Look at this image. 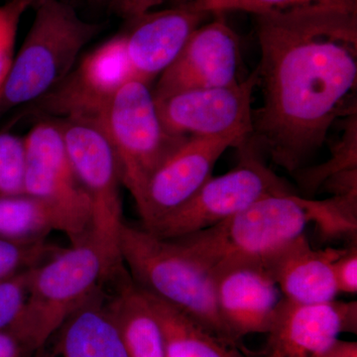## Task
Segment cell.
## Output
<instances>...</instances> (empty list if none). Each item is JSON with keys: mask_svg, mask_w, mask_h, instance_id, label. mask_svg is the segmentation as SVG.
<instances>
[{"mask_svg": "<svg viewBox=\"0 0 357 357\" xmlns=\"http://www.w3.org/2000/svg\"><path fill=\"white\" fill-rule=\"evenodd\" d=\"M34 20L0 89V114L35 102L63 81L102 30L62 0H40Z\"/></svg>", "mask_w": 357, "mask_h": 357, "instance_id": "4", "label": "cell"}, {"mask_svg": "<svg viewBox=\"0 0 357 357\" xmlns=\"http://www.w3.org/2000/svg\"><path fill=\"white\" fill-rule=\"evenodd\" d=\"M239 148L229 138L191 136L159 166L145 188L137 206L146 229L182 206L211 177L225 150Z\"/></svg>", "mask_w": 357, "mask_h": 357, "instance_id": "12", "label": "cell"}, {"mask_svg": "<svg viewBox=\"0 0 357 357\" xmlns=\"http://www.w3.org/2000/svg\"><path fill=\"white\" fill-rule=\"evenodd\" d=\"M196 1L198 0H112L109 8L121 17L131 21L155 10L166 2H170L172 6H177Z\"/></svg>", "mask_w": 357, "mask_h": 357, "instance_id": "29", "label": "cell"}, {"mask_svg": "<svg viewBox=\"0 0 357 357\" xmlns=\"http://www.w3.org/2000/svg\"><path fill=\"white\" fill-rule=\"evenodd\" d=\"M59 121L70 163L91 203L89 238L102 256L107 280L124 268L119 253V236L124 222L116 158L98 122Z\"/></svg>", "mask_w": 357, "mask_h": 357, "instance_id": "7", "label": "cell"}, {"mask_svg": "<svg viewBox=\"0 0 357 357\" xmlns=\"http://www.w3.org/2000/svg\"><path fill=\"white\" fill-rule=\"evenodd\" d=\"M238 37L223 18L218 17L195 30L180 55L159 77L154 98L238 83Z\"/></svg>", "mask_w": 357, "mask_h": 357, "instance_id": "13", "label": "cell"}, {"mask_svg": "<svg viewBox=\"0 0 357 357\" xmlns=\"http://www.w3.org/2000/svg\"><path fill=\"white\" fill-rule=\"evenodd\" d=\"M33 357H129L98 288Z\"/></svg>", "mask_w": 357, "mask_h": 357, "instance_id": "18", "label": "cell"}, {"mask_svg": "<svg viewBox=\"0 0 357 357\" xmlns=\"http://www.w3.org/2000/svg\"><path fill=\"white\" fill-rule=\"evenodd\" d=\"M62 249L46 239L23 243L0 237V281L40 266Z\"/></svg>", "mask_w": 357, "mask_h": 357, "instance_id": "24", "label": "cell"}, {"mask_svg": "<svg viewBox=\"0 0 357 357\" xmlns=\"http://www.w3.org/2000/svg\"><path fill=\"white\" fill-rule=\"evenodd\" d=\"M122 263L136 285L230 344L217 304L215 274L173 239L124 222L119 236Z\"/></svg>", "mask_w": 357, "mask_h": 357, "instance_id": "2", "label": "cell"}, {"mask_svg": "<svg viewBox=\"0 0 357 357\" xmlns=\"http://www.w3.org/2000/svg\"><path fill=\"white\" fill-rule=\"evenodd\" d=\"M91 1L98 2V3L105 4L107 7H109L110 3H112V0H91Z\"/></svg>", "mask_w": 357, "mask_h": 357, "instance_id": "31", "label": "cell"}, {"mask_svg": "<svg viewBox=\"0 0 357 357\" xmlns=\"http://www.w3.org/2000/svg\"><path fill=\"white\" fill-rule=\"evenodd\" d=\"M107 278L98 249L86 239L30 272L24 310L10 333L31 356Z\"/></svg>", "mask_w": 357, "mask_h": 357, "instance_id": "5", "label": "cell"}, {"mask_svg": "<svg viewBox=\"0 0 357 357\" xmlns=\"http://www.w3.org/2000/svg\"><path fill=\"white\" fill-rule=\"evenodd\" d=\"M357 303L301 305L284 299L268 335L264 357H321L340 333L356 330Z\"/></svg>", "mask_w": 357, "mask_h": 357, "instance_id": "14", "label": "cell"}, {"mask_svg": "<svg viewBox=\"0 0 357 357\" xmlns=\"http://www.w3.org/2000/svg\"><path fill=\"white\" fill-rule=\"evenodd\" d=\"M357 119L356 110L351 112L345 124L344 135L330 162L323 167L301 174V182L310 191H317L321 185L335 187L345 181L357 178Z\"/></svg>", "mask_w": 357, "mask_h": 357, "instance_id": "22", "label": "cell"}, {"mask_svg": "<svg viewBox=\"0 0 357 357\" xmlns=\"http://www.w3.org/2000/svg\"><path fill=\"white\" fill-rule=\"evenodd\" d=\"M333 272L338 293H357V248L356 245L344 249L333 263Z\"/></svg>", "mask_w": 357, "mask_h": 357, "instance_id": "28", "label": "cell"}, {"mask_svg": "<svg viewBox=\"0 0 357 357\" xmlns=\"http://www.w3.org/2000/svg\"><path fill=\"white\" fill-rule=\"evenodd\" d=\"M257 73L220 88L192 89L155 98L169 133L180 137L229 138L243 147L253 134L252 96Z\"/></svg>", "mask_w": 357, "mask_h": 357, "instance_id": "10", "label": "cell"}, {"mask_svg": "<svg viewBox=\"0 0 357 357\" xmlns=\"http://www.w3.org/2000/svg\"><path fill=\"white\" fill-rule=\"evenodd\" d=\"M1 1H2V2H6V1H7V0H1ZM38 1H40V0H36V3H37V2H38ZM36 3H35V4H36Z\"/></svg>", "mask_w": 357, "mask_h": 357, "instance_id": "32", "label": "cell"}, {"mask_svg": "<svg viewBox=\"0 0 357 357\" xmlns=\"http://www.w3.org/2000/svg\"><path fill=\"white\" fill-rule=\"evenodd\" d=\"M357 0H198L199 9L210 13L245 11L258 14L289 10L302 7L323 6L357 13Z\"/></svg>", "mask_w": 357, "mask_h": 357, "instance_id": "23", "label": "cell"}, {"mask_svg": "<svg viewBox=\"0 0 357 357\" xmlns=\"http://www.w3.org/2000/svg\"><path fill=\"white\" fill-rule=\"evenodd\" d=\"M96 122L112 148L121 184L137 206L155 171L188 137L167 131L153 91L136 79L117 91Z\"/></svg>", "mask_w": 357, "mask_h": 357, "instance_id": "6", "label": "cell"}, {"mask_svg": "<svg viewBox=\"0 0 357 357\" xmlns=\"http://www.w3.org/2000/svg\"><path fill=\"white\" fill-rule=\"evenodd\" d=\"M232 170L206 181L194 195L147 229L165 239L189 236L223 222L274 195L293 194L287 183L265 165L250 141Z\"/></svg>", "mask_w": 357, "mask_h": 357, "instance_id": "8", "label": "cell"}, {"mask_svg": "<svg viewBox=\"0 0 357 357\" xmlns=\"http://www.w3.org/2000/svg\"><path fill=\"white\" fill-rule=\"evenodd\" d=\"M24 137L0 132V196L24 194Z\"/></svg>", "mask_w": 357, "mask_h": 357, "instance_id": "25", "label": "cell"}, {"mask_svg": "<svg viewBox=\"0 0 357 357\" xmlns=\"http://www.w3.org/2000/svg\"><path fill=\"white\" fill-rule=\"evenodd\" d=\"M29 271L0 281V332L10 333L24 310Z\"/></svg>", "mask_w": 357, "mask_h": 357, "instance_id": "27", "label": "cell"}, {"mask_svg": "<svg viewBox=\"0 0 357 357\" xmlns=\"http://www.w3.org/2000/svg\"><path fill=\"white\" fill-rule=\"evenodd\" d=\"M61 231L57 215L43 202L27 194L0 196V237L31 243Z\"/></svg>", "mask_w": 357, "mask_h": 357, "instance_id": "21", "label": "cell"}, {"mask_svg": "<svg viewBox=\"0 0 357 357\" xmlns=\"http://www.w3.org/2000/svg\"><path fill=\"white\" fill-rule=\"evenodd\" d=\"M24 347L9 333L0 332V357H26Z\"/></svg>", "mask_w": 357, "mask_h": 357, "instance_id": "30", "label": "cell"}, {"mask_svg": "<svg viewBox=\"0 0 357 357\" xmlns=\"http://www.w3.org/2000/svg\"><path fill=\"white\" fill-rule=\"evenodd\" d=\"M197 2V1H196ZM196 2L153 10L131 20L126 53L136 81L150 84L165 72L210 13Z\"/></svg>", "mask_w": 357, "mask_h": 357, "instance_id": "15", "label": "cell"}, {"mask_svg": "<svg viewBox=\"0 0 357 357\" xmlns=\"http://www.w3.org/2000/svg\"><path fill=\"white\" fill-rule=\"evenodd\" d=\"M144 292L161 326L167 357H249L237 344L215 337L184 312Z\"/></svg>", "mask_w": 357, "mask_h": 357, "instance_id": "20", "label": "cell"}, {"mask_svg": "<svg viewBox=\"0 0 357 357\" xmlns=\"http://www.w3.org/2000/svg\"><path fill=\"white\" fill-rule=\"evenodd\" d=\"M36 0H7L0 6V89L15 55L16 37L23 14Z\"/></svg>", "mask_w": 357, "mask_h": 357, "instance_id": "26", "label": "cell"}, {"mask_svg": "<svg viewBox=\"0 0 357 357\" xmlns=\"http://www.w3.org/2000/svg\"><path fill=\"white\" fill-rule=\"evenodd\" d=\"M218 312L230 337L267 333L282 301L280 289L266 265L243 264L215 273Z\"/></svg>", "mask_w": 357, "mask_h": 357, "instance_id": "16", "label": "cell"}, {"mask_svg": "<svg viewBox=\"0 0 357 357\" xmlns=\"http://www.w3.org/2000/svg\"><path fill=\"white\" fill-rule=\"evenodd\" d=\"M132 79L126 35L119 34L79 59L61 83L35 102L50 119L96 121L117 91Z\"/></svg>", "mask_w": 357, "mask_h": 357, "instance_id": "11", "label": "cell"}, {"mask_svg": "<svg viewBox=\"0 0 357 357\" xmlns=\"http://www.w3.org/2000/svg\"><path fill=\"white\" fill-rule=\"evenodd\" d=\"M314 217L309 199L274 195L223 222L177 241L213 274L243 264L267 265L299 237Z\"/></svg>", "mask_w": 357, "mask_h": 357, "instance_id": "3", "label": "cell"}, {"mask_svg": "<svg viewBox=\"0 0 357 357\" xmlns=\"http://www.w3.org/2000/svg\"><path fill=\"white\" fill-rule=\"evenodd\" d=\"M24 141V194L54 211L72 245L83 243L91 232V203L70 163L60 121L44 117Z\"/></svg>", "mask_w": 357, "mask_h": 357, "instance_id": "9", "label": "cell"}, {"mask_svg": "<svg viewBox=\"0 0 357 357\" xmlns=\"http://www.w3.org/2000/svg\"><path fill=\"white\" fill-rule=\"evenodd\" d=\"M344 249H314L302 236L284 249L267 268L284 299L301 305L333 302L338 295L333 263Z\"/></svg>", "mask_w": 357, "mask_h": 357, "instance_id": "17", "label": "cell"}, {"mask_svg": "<svg viewBox=\"0 0 357 357\" xmlns=\"http://www.w3.org/2000/svg\"><path fill=\"white\" fill-rule=\"evenodd\" d=\"M122 269L105 305L119 328L129 357H167L165 338L146 294Z\"/></svg>", "mask_w": 357, "mask_h": 357, "instance_id": "19", "label": "cell"}, {"mask_svg": "<svg viewBox=\"0 0 357 357\" xmlns=\"http://www.w3.org/2000/svg\"><path fill=\"white\" fill-rule=\"evenodd\" d=\"M256 16L263 103L255 141L294 173L324 144L357 82V13L312 6Z\"/></svg>", "mask_w": 357, "mask_h": 357, "instance_id": "1", "label": "cell"}]
</instances>
